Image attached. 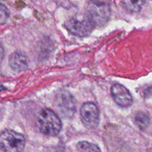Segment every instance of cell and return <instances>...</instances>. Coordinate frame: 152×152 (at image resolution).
<instances>
[{"mask_svg": "<svg viewBox=\"0 0 152 152\" xmlns=\"http://www.w3.org/2000/svg\"><path fill=\"white\" fill-rule=\"evenodd\" d=\"M10 16V11L4 4L0 3V25H3L7 22Z\"/></svg>", "mask_w": 152, "mask_h": 152, "instance_id": "11", "label": "cell"}, {"mask_svg": "<svg viewBox=\"0 0 152 152\" xmlns=\"http://www.w3.org/2000/svg\"><path fill=\"white\" fill-rule=\"evenodd\" d=\"M151 152H152V150H151Z\"/></svg>", "mask_w": 152, "mask_h": 152, "instance_id": "15", "label": "cell"}, {"mask_svg": "<svg viewBox=\"0 0 152 152\" xmlns=\"http://www.w3.org/2000/svg\"><path fill=\"white\" fill-rule=\"evenodd\" d=\"M111 96L116 103L123 108L130 107L133 104V98L129 91L120 84L113 85L111 88Z\"/></svg>", "mask_w": 152, "mask_h": 152, "instance_id": "6", "label": "cell"}, {"mask_svg": "<svg viewBox=\"0 0 152 152\" xmlns=\"http://www.w3.org/2000/svg\"><path fill=\"white\" fill-rule=\"evenodd\" d=\"M110 14L109 4L104 0H91L88 4L86 16L94 27L106 23Z\"/></svg>", "mask_w": 152, "mask_h": 152, "instance_id": "1", "label": "cell"}, {"mask_svg": "<svg viewBox=\"0 0 152 152\" xmlns=\"http://www.w3.org/2000/svg\"><path fill=\"white\" fill-rule=\"evenodd\" d=\"M4 88L3 87V86H0V91H2V90H4Z\"/></svg>", "mask_w": 152, "mask_h": 152, "instance_id": "14", "label": "cell"}, {"mask_svg": "<svg viewBox=\"0 0 152 152\" xmlns=\"http://www.w3.org/2000/svg\"><path fill=\"white\" fill-rule=\"evenodd\" d=\"M65 27L71 34L80 37L88 36L94 28L86 15L70 18L65 22Z\"/></svg>", "mask_w": 152, "mask_h": 152, "instance_id": "4", "label": "cell"}, {"mask_svg": "<svg viewBox=\"0 0 152 152\" xmlns=\"http://www.w3.org/2000/svg\"><path fill=\"white\" fill-rule=\"evenodd\" d=\"M134 123L141 130H145L150 124V117L146 113L138 112L134 117Z\"/></svg>", "mask_w": 152, "mask_h": 152, "instance_id": "9", "label": "cell"}, {"mask_svg": "<svg viewBox=\"0 0 152 152\" xmlns=\"http://www.w3.org/2000/svg\"><path fill=\"white\" fill-rule=\"evenodd\" d=\"M4 48H3L2 45L0 42V65H1V62L3 60V58H4Z\"/></svg>", "mask_w": 152, "mask_h": 152, "instance_id": "13", "label": "cell"}, {"mask_svg": "<svg viewBox=\"0 0 152 152\" xmlns=\"http://www.w3.org/2000/svg\"><path fill=\"white\" fill-rule=\"evenodd\" d=\"M145 2L146 0H123V4L125 8L132 13L140 11Z\"/></svg>", "mask_w": 152, "mask_h": 152, "instance_id": "8", "label": "cell"}, {"mask_svg": "<svg viewBox=\"0 0 152 152\" xmlns=\"http://www.w3.org/2000/svg\"><path fill=\"white\" fill-rule=\"evenodd\" d=\"M9 65L13 71L22 72L28 68V58L24 53L14 52L9 57Z\"/></svg>", "mask_w": 152, "mask_h": 152, "instance_id": "7", "label": "cell"}, {"mask_svg": "<svg viewBox=\"0 0 152 152\" xmlns=\"http://www.w3.org/2000/svg\"><path fill=\"white\" fill-rule=\"evenodd\" d=\"M25 147L23 135L13 130L0 133V149L4 152H22Z\"/></svg>", "mask_w": 152, "mask_h": 152, "instance_id": "3", "label": "cell"}, {"mask_svg": "<svg viewBox=\"0 0 152 152\" xmlns=\"http://www.w3.org/2000/svg\"><path fill=\"white\" fill-rule=\"evenodd\" d=\"M39 130L46 136H56L62 129V122L57 114L49 108H44L38 117Z\"/></svg>", "mask_w": 152, "mask_h": 152, "instance_id": "2", "label": "cell"}, {"mask_svg": "<svg viewBox=\"0 0 152 152\" xmlns=\"http://www.w3.org/2000/svg\"><path fill=\"white\" fill-rule=\"evenodd\" d=\"M144 94L146 98H152V86H150L147 88V89H145Z\"/></svg>", "mask_w": 152, "mask_h": 152, "instance_id": "12", "label": "cell"}, {"mask_svg": "<svg viewBox=\"0 0 152 152\" xmlns=\"http://www.w3.org/2000/svg\"><path fill=\"white\" fill-rule=\"evenodd\" d=\"M81 120L84 126L89 129L96 128L99 123V111L93 102H86L80 109Z\"/></svg>", "mask_w": 152, "mask_h": 152, "instance_id": "5", "label": "cell"}, {"mask_svg": "<svg viewBox=\"0 0 152 152\" xmlns=\"http://www.w3.org/2000/svg\"><path fill=\"white\" fill-rule=\"evenodd\" d=\"M77 149L80 152H101L97 145L86 141L79 142L77 144Z\"/></svg>", "mask_w": 152, "mask_h": 152, "instance_id": "10", "label": "cell"}]
</instances>
